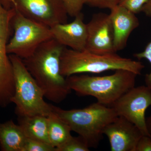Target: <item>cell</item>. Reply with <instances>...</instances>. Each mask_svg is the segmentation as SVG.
I'll use <instances>...</instances> for the list:
<instances>
[{
    "label": "cell",
    "mask_w": 151,
    "mask_h": 151,
    "mask_svg": "<svg viewBox=\"0 0 151 151\" xmlns=\"http://www.w3.org/2000/svg\"><path fill=\"white\" fill-rule=\"evenodd\" d=\"M65 47L52 37L42 43L31 56L22 59L45 98L55 103L62 102L71 91L60 73V57Z\"/></svg>",
    "instance_id": "cell-1"
},
{
    "label": "cell",
    "mask_w": 151,
    "mask_h": 151,
    "mask_svg": "<svg viewBox=\"0 0 151 151\" xmlns=\"http://www.w3.org/2000/svg\"><path fill=\"white\" fill-rule=\"evenodd\" d=\"M60 73L68 77L84 73H99L108 70H126L140 75L145 65L140 61L122 57L116 53L100 54L65 47L60 57Z\"/></svg>",
    "instance_id": "cell-2"
},
{
    "label": "cell",
    "mask_w": 151,
    "mask_h": 151,
    "mask_svg": "<svg viewBox=\"0 0 151 151\" xmlns=\"http://www.w3.org/2000/svg\"><path fill=\"white\" fill-rule=\"evenodd\" d=\"M137 75L126 70H115L111 75L92 76L75 74L66 77L71 90L80 96H92L97 102L111 107L136 84Z\"/></svg>",
    "instance_id": "cell-3"
},
{
    "label": "cell",
    "mask_w": 151,
    "mask_h": 151,
    "mask_svg": "<svg viewBox=\"0 0 151 151\" xmlns=\"http://www.w3.org/2000/svg\"><path fill=\"white\" fill-rule=\"evenodd\" d=\"M53 112L81 136L89 148H97L105 127L118 117L112 107L96 102L81 109L63 110L53 106Z\"/></svg>",
    "instance_id": "cell-4"
},
{
    "label": "cell",
    "mask_w": 151,
    "mask_h": 151,
    "mask_svg": "<svg viewBox=\"0 0 151 151\" xmlns=\"http://www.w3.org/2000/svg\"><path fill=\"white\" fill-rule=\"evenodd\" d=\"M9 56L15 86L11 102L15 105L16 113L18 117L48 116L53 111V105L45 102L43 90L27 70L22 59L14 55Z\"/></svg>",
    "instance_id": "cell-5"
},
{
    "label": "cell",
    "mask_w": 151,
    "mask_h": 151,
    "mask_svg": "<svg viewBox=\"0 0 151 151\" xmlns=\"http://www.w3.org/2000/svg\"><path fill=\"white\" fill-rule=\"evenodd\" d=\"M12 27L14 35L7 52L22 59L31 56L42 43L52 38L50 27L25 17L16 8Z\"/></svg>",
    "instance_id": "cell-6"
},
{
    "label": "cell",
    "mask_w": 151,
    "mask_h": 151,
    "mask_svg": "<svg viewBox=\"0 0 151 151\" xmlns=\"http://www.w3.org/2000/svg\"><path fill=\"white\" fill-rule=\"evenodd\" d=\"M15 13V8L6 9L0 0V107L1 108H5L11 103L14 93L12 65L6 48Z\"/></svg>",
    "instance_id": "cell-7"
},
{
    "label": "cell",
    "mask_w": 151,
    "mask_h": 151,
    "mask_svg": "<svg viewBox=\"0 0 151 151\" xmlns=\"http://www.w3.org/2000/svg\"><path fill=\"white\" fill-rule=\"evenodd\" d=\"M151 106V89L146 85L133 87L116 100L111 107L139 128L143 135L150 137L147 129L146 111Z\"/></svg>",
    "instance_id": "cell-8"
},
{
    "label": "cell",
    "mask_w": 151,
    "mask_h": 151,
    "mask_svg": "<svg viewBox=\"0 0 151 151\" xmlns=\"http://www.w3.org/2000/svg\"><path fill=\"white\" fill-rule=\"evenodd\" d=\"M15 8L25 17L50 28L67 23L63 0H15Z\"/></svg>",
    "instance_id": "cell-9"
},
{
    "label": "cell",
    "mask_w": 151,
    "mask_h": 151,
    "mask_svg": "<svg viewBox=\"0 0 151 151\" xmlns=\"http://www.w3.org/2000/svg\"><path fill=\"white\" fill-rule=\"evenodd\" d=\"M86 50L100 54L116 53L113 45V31L110 14L103 13L94 14L86 24Z\"/></svg>",
    "instance_id": "cell-10"
},
{
    "label": "cell",
    "mask_w": 151,
    "mask_h": 151,
    "mask_svg": "<svg viewBox=\"0 0 151 151\" xmlns=\"http://www.w3.org/2000/svg\"><path fill=\"white\" fill-rule=\"evenodd\" d=\"M103 134L108 138L111 151H135L143 135L134 124L120 116L105 127Z\"/></svg>",
    "instance_id": "cell-11"
},
{
    "label": "cell",
    "mask_w": 151,
    "mask_h": 151,
    "mask_svg": "<svg viewBox=\"0 0 151 151\" xmlns=\"http://www.w3.org/2000/svg\"><path fill=\"white\" fill-rule=\"evenodd\" d=\"M69 23L59 24L50 27L52 37L65 47L82 51L86 48L87 37L86 24L81 13L76 16Z\"/></svg>",
    "instance_id": "cell-12"
},
{
    "label": "cell",
    "mask_w": 151,
    "mask_h": 151,
    "mask_svg": "<svg viewBox=\"0 0 151 151\" xmlns=\"http://www.w3.org/2000/svg\"><path fill=\"white\" fill-rule=\"evenodd\" d=\"M113 31V45L115 52L124 49L132 32L139 27V22L134 13L120 5L111 9Z\"/></svg>",
    "instance_id": "cell-13"
},
{
    "label": "cell",
    "mask_w": 151,
    "mask_h": 151,
    "mask_svg": "<svg viewBox=\"0 0 151 151\" xmlns=\"http://www.w3.org/2000/svg\"><path fill=\"white\" fill-rule=\"evenodd\" d=\"M26 139L21 127L12 120L0 122L1 150L22 151Z\"/></svg>",
    "instance_id": "cell-14"
},
{
    "label": "cell",
    "mask_w": 151,
    "mask_h": 151,
    "mask_svg": "<svg viewBox=\"0 0 151 151\" xmlns=\"http://www.w3.org/2000/svg\"><path fill=\"white\" fill-rule=\"evenodd\" d=\"M18 117L19 125L27 138L50 144L48 136L47 116L35 115Z\"/></svg>",
    "instance_id": "cell-15"
},
{
    "label": "cell",
    "mask_w": 151,
    "mask_h": 151,
    "mask_svg": "<svg viewBox=\"0 0 151 151\" xmlns=\"http://www.w3.org/2000/svg\"><path fill=\"white\" fill-rule=\"evenodd\" d=\"M47 119L50 143L56 149L72 137V131L70 127L53 111L47 116Z\"/></svg>",
    "instance_id": "cell-16"
},
{
    "label": "cell",
    "mask_w": 151,
    "mask_h": 151,
    "mask_svg": "<svg viewBox=\"0 0 151 151\" xmlns=\"http://www.w3.org/2000/svg\"><path fill=\"white\" fill-rule=\"evenodd\" d=\"M89 147L81 136L71 137L62 146L56 149V151H88Z\"/></svg>",
    "instance_id": "cell-17"
},
{
    "label": "cell",
    "mask_w": 151,
    "mask_h": 151,
    "mask_svg": "<svg viewBox=\"0 0 151 151\" xmlns=\"http://www.w3.org/2000/svg\"><path fill=\"white\" fill-rule=\"evenodd\" d=\"M22 151H56L50 144L27 138Z\"/></svg>",
    "instance_id": "cell-18"
},
{
    "label": "cell",
    "mask_w": 151,
    "mask_h": 151,
    "mask_svg": "<svg viewBox=\"0 0 151 151\" xmlns=\"http://www.w3.org/2000/svg\"><path fill=\"white\" fill-rule=\"evenodd\" d=\"M68 15L75 17L81 13L84 0H63Z\"/></svg>",
    "instance_id": "cell-19"
},
{
    "label": "cell",
    "mask_w": 151,
    "mask_h": 151,
    "mask_svg": "<svg viewBox=\"0 0 151 151\" xmlns=\"http://www.w3.org/2000/svg\"><path fill=\"white\" fill-rule=\"evenodd\" d=\"M149 0H122L119 5L126 8L135 14L142 12L144 5Z\"/></svg>",
    "instance_id": "cell-20"
},
{
    "label": "cell",
    "mask_w": 151,
    "mask_h": 151,
    "mask_svg": "<svg viewBox=\"0 0 151 151\" xmlns=\"http://www.w3.org/2000/svg\"><path fill=\"white\" fill-rule=\"evenodd\" d=\"M134 56L139 60L145 59L151 65V41L146 46L142 52L134 54ZM145 83L146 86L151 89V71L145 76Z\"/></svg>",
    "instance_id": "cell-21"
},
{
    "label": "cell",
    "mask_w": 151,
    "mask_h": 151,
    "mask_svg": "<svg viewBox=\"0 0 151 151\" xmlns=\"http://www.w3.org/2000/svg\"><path fill=\"white\" fill-rule=\"evenodd\" d=\"M122 0H84V3L92 6L110 10L119 5Z\"/></svg>",
    "instance_id": "cell-22"
},
{
    "label": "cell",
    "mask_w": 151,
    "mask_h": 151,
    "mask_svg": "<svg viewBox=\"0 0 151 151\" xmlns=\"http://www.w3.org/2000/svg\"><path fill=\"white\" fill-rule=\"evenodd\" d=\"M135 151H151V138L143 135L138 142Z\"/></svg>",
    "instance_id": "cell-23"
},
{
    "label": "cell",
    "mask_w": 151,
    "mask_h": 151,
    "mask_svg": "<svg viewBox=\"0 0 151 151\" xmlns=\"http://www.w3.org/2000/svg\"><path fill=\"white\" fill-rule=\"evenodd\" d=\"M2 4L7 9H11L15 7V0H1Z\"/></svg>",
    "instance_id": "cell-24"
},
{
    "label": "cell",
    "mask_w": 151,
    "mask_h": 151,
    "mask_svg": "<svg viewBox=\"0 0 151 151\" xmlns=\"http://www.w3.org/2000/svg\"><path fill=\"white\" fill-rule=\"evenodd\" d=\"M142 12L146 15L151 17V0H149L143 6Z\"/></svg>",
    "instance_id": "cell-25"
},
{
    "label": "cell",
    "mask_w": 151,
    "mask_h": 151,
    "mask_svg": "<svg viewBox=\"0 0 151 151\" xmlns=\"http://www.w3.org/2000/svg\"><path fill=\"white\" fill-rule=\"evenodd\" d=\"M147 129L151 138V115L146 119Z\"/></svg>",
    "instance_id": "cell-26"
}]
</instances>
